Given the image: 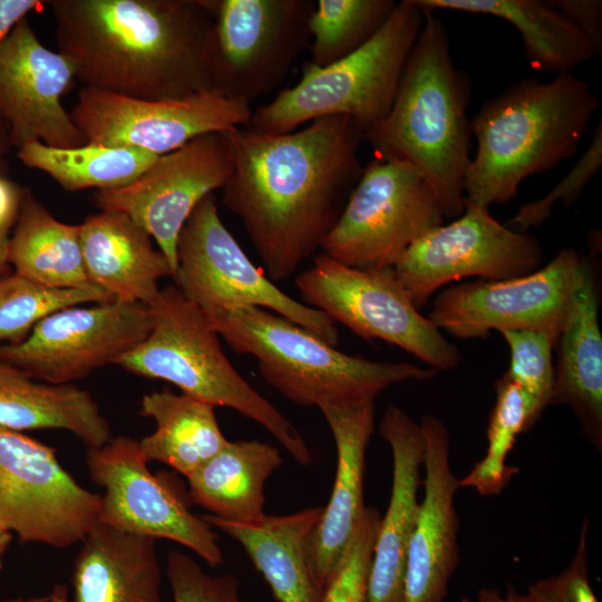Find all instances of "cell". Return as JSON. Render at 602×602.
Listing matches in <instances>:
<instances>
[{
	"label": "cell",
	"instance_id": "1",
	"mask_svg": "<svg viewBox=\"0 0 602 602\" xmlns=\"http://www.w3.org/2000/svg\"><path fill=\"white\" fill-rule=\"evenodd\" d=\"M233 169L222 203L236 215L270 280L292 276L321 250L361 177L363 134L329 116L283 134L227 132Z\"/></svg>",
	"mask_w": 602,
	"mask_h": 602
},
{
	"label": "cell",
	"instance_id": "2",
	"mask_svg": "<svg viewBox=\"0 0 602 602\" xmlns=\"http://www.w3.org/2000/svg\"><path fill=\"white\" fill-rule=\"evenodd\" d=\"M58 52L85 88L143 100L213 91L211 0H52Z\"/></svg>",
	"mask_w": 602,
	"mask_h": 602
},
{
	"label": "cell",
	"instance_id": "3",
	"mask_svg": "<svg viewBox=\"0 0 602 602\" xmlns=\"http://www.w3.org/2000/svg\"><path fill=\"white\" fill-rule=\"evenodd\" d=\"M600 107L571 72L524 78L487 99L470 119L476 153L464 179V208L509 202L527 177L571 158Z\"/></svg>",
	"mask_w": 602,
	"mask_h": 602
},
{
	"label": "cell",
	"instance_id": "4",
	"mask_svg": "<svg viewBox=\"0 0 602 602\" xmlns=\"http://www.w3.org/2000/svg\"><path fill=\"white\" fill-rule=\"evenodd\" d=\"M407 59L394 104L365 135L376 157L409 163L437 196L445 217L464 212L470 156L468 77L454 65L443 20L430 11Z\"/></svg>",
	"mask_w": 602,
	"mask_h": 602
},
{
	"label": "cell",
	"instance_id": "5",
	"mask_svg": "<svg viewBox=\"0 0 602 602\" xmlns=\"http://www.w3.org/2000/svg\"><path fill=\"white\" fill-rule=\"evenodd\" d=\"M213 328L229 347L255 359L264 381L303 407L375 398L392 385L433 379L438 370L341 352L313 332L262 308L235 309Z\"/></svg>",
	"mask_w": 602,
	"mask_h": 602
},
{
	"label": "cell",
	"instance_id": "6",
	"mask_svg": "<svg viewBox=\"0 0 602 602\" xmlns=\"http://www.w3.org/2000/svg\"><path fill=\"white\" fill-rule=\"evenodd\" d=\"M148 308L149 334L115 365L173 383L182 394L214 407L231 408L266 429L298 464L313 463L298 429L240 375L225 356L219 333L175 285L159 289Z\"/></svg>",
	"mask_w": 602,
	"mask_h": 602
},
{
	"label": "cell",
	"instance_id": "7",
	"mask_svg": "<svg viewBox=\"0 0 602 602\" xmlns=\"http://www.w3.org/2000/svg\"><path fill=\"white\" fill-rule=\"evenodd\" d=\"M425 20L412 0L397 2L377 33L359 49L324 67L307 62L300 80L254 111L249 128L283 134L304 123L347 116L365 135L388 115Z\"/></svg>",
	"mask_w": 602,
	"mask_h": 602
},
{
	"label": "cell",
	"instance_id": "8",
	"mask_svg": "<svg viewBox=\"0 0 602 602\" xmlns=\"http://www.w3.org/2000/svg\"><path fill=\"white\" fill-rule=\"evenodd\" d=\"M175 287L213 324L245 307L272 311L336 347L339 331L322 311L278 288L244 253L222 222L216 196H205L183 226L176 247Z\"/></svg>",
	"mask_w": 602,
	"mask_h": 602
},
{
	"label": "cell",
	"instance_id": "9",
	"mask_svg": "<svg viewBox=\"0 0 602 602\" xmlns=\"http://www.w3.org/2000/svg\"><path fill=\"white\" fill-rule=\"evenodd\" d=\"M294 283L307 305L362 339L397 346L438 371L462 360L457 347L420 314L392 269H357L319 252Z\"/></svg>",
	"mask_w": 602,
	"mask_h": 602
},
{
	"label": "cell",
	"instance_id": "10",
	"mask_svg": "<svg viewBox=\"0 0 602 602\" xmlns=\"http://www.w3.org/2000/svg\"><path fill=\"white\" fill-rule=\"evenodd\" d=\"M440 203L412 165L373 157L320 252L362 270L392 269L416 241L444 224Z\"/></svg>",
	"mask_w": 602,
	"mask_h": 602
},
{
	"label": "cell",
	"instance_id": "11",
	"mask_svg": "<svg viewBox=\"0 0 602 602\" xmlns=\"http://www.w3.org/2000/svg\"><path fill=\"white\" fill-rule=\"evenodd\" d=\"M593 273L573 247L562 249L545 266L501 281L452 285L433 301L428 319L458 339L485 338L491 331L530 330L557 342L576 298Z\"/></svg>",
	"mask_w": 602,
	"mask_h": 602
},
{
	"label": "cell",
	"instance_id": "12",
	"mask_svg": "<svg viewBox=\"0 0 602 602\" xmlns=\"http://www.w3.org/2000/svg\"><path fill=\"white\" fill-rule=\"evenodd\" d=\"M213 91L249 103L273 91L308 42L312 0H211Z\"/></svg>",
	"mask_w": 602,
	"mask_h": 602
},
{
	"label": "cell",
	"instance_id": "13",
	"mask_svg": "<svg viewBox=\"0 0 602 602\" xmlns=\"http://www.w3.org/2000/svg\"><path fill=\"white\" fill-rule=\"evenodd\" d=\"M101 495L82 487L56 449L0 427V528L21 542L68 548L98 522Z\"/></svg>",
	"mask_w": 602,
	"mask_h": 602
},
{
	"label": "cell",
	"instance_id": "14",
	"mask_svg": "<svg viewBox=\"0 0 602 602\" xmlns=\"http://www.w3.org/2000/svg\"><path fill=\"white\" fill-rule=\"evenodd\" d=\"M537 239L501 224L489 208L465 207L453 222L429 231L399 258L396 278L420 310L441 287L464 278L501 281L540 269Z\"/></svg>",
	"mask_w": 602,
	"mask_h": 602
},
{
	"label": "cell",
	"instance_id": "15",
	"mask_svg": "<svg viewBox=\"0 0 602 602\" xmlns=\"http://www.w3.org/2000/svg\"><path fill=\"white\" fill-rule=\"evenodd\" d=\"M153 327L148 305L111 300L71 305L39 321L16 344L0 347V360L33 379L72 383L142 343Z\"/></svg>",
	"mask_w": 602,
	"mask_h": 602
},
{
	"label": "cell",
	"instance_id": "16",
	"mask_svg": "<svg viewBox=\"0 0 602 602\" xmlns=\"http://www.w3.org/2000/svg\"><path fill=\"white\" fill-rule=\"evenodd\" d=\"M85 144L171 153L207 133L249 125V103L204 91L181 99L143 100L85 88L69 113Z\"/></svg>",
	"mask_w": 602,
	"mask_h": 602
},
{
	"label": "cell",
	"instance_id": "17",
	"mask_svg": "<svg viewBox=\"0 0 602 602\" xmlns=\"http://www.w3.org/2000/svg\"><path fill=\"white\" fill-rule=\"evenodd\" d=\"M232 169L227 132L207 133L158 156L130 184L97 191L93 202L100 211L123 212L142 226L155 240L174 274L183 226L205 196L222 190Z\"/></svg>",
	"mask_w": 602,
	"mask_h": 602
},
{
	"label": "cell",
	"instance_id": "18",
	"mask_svg": "<svg viewBox=\"0 0 602 602\" xmlns=\"http://www.w3.org/2000/svg\"><path fill=\"white\" fill-rule=\"evenodd\" d=\"M138 440L118 435L87 449L91 480L104 488L98 522L153 538H166L193 551L210 566L223 562L212 527L147 467Z\"/></svg>",
	"mask_w": 602,
	"mask_h": 602
},
{
	"label": "cell",
	"instance_id": "19",
	"mask_svg": "<svg viewBox=\"0 0 602 602\" xmlns=\"http://www.w3.org/2000/svg\"><path fill=\"white\" fill-rule=\"evenodd\" d=\"M75 72L59 52L45 47L26 19L0 46V115L20 148L39 140L56 148L85 145V138L61 105Z\"/></svg>",
	"mask_w": 602,
	"mask_h": 602
},
{
	"label": "cell",
	"instance_id": "20",
	"mask_svg": "<svg viewBox=\"0 0 602 602\" xmlns=\"http://www.w3.org/2000/svg\"><path fill=\"white\" fill-rule=\"evenodd\" d=\"M424 497L409 542L402 602H444L459 562V518L455 494L459 479L450 468V436L437 417L425 415Z\"/></svg>",
	"mask_w": 602,
	"mask_h": 602
},
{
	"label": "cell",
	"instance_id": "21",
	"mask_svg": "<svg viewBox=\"0 0 602 602\" xmlns=\"http://www.w3.org/2000/svg\"><path fill=\"white\" fill-rule=\"evenodd\" d=\"M332 433L337 468L332 492L308 542L313 583L321 594L366 511V453L373 433L375 398L319 408Z\"/></svg>",
	"mask_w": 602,
	"mask_h": 602
},
{
	"label": "cell",
	"instance_id": "22",
	"mask_svg": "<svg viewBox=\"0 0 602 602\" xmlns=\"http://www.w3.org/2000/svg\"><path fill=\"white\" fill-rule=\"evenodd\" d=\"M379 434L392 456V484L387 511L381 516L369 574V602H402L409 542L419 511L425 438L420 424L405 410L389 406Z\"/></svg>",
	"mask_w": 602,
	"mask_h": 602
},
{
	"label": "cell",
	"instance_id": "23",
	"mask_svg": "<svg viewBox=\"0 0 602 602\" xmlns=\"http://www.w3.org/2000/svg\"><path fill=\"white\" fill-rule=\"evenodd\" d=\"M79 229L88 278L113 300L148 305L159 291L158 281L173 275L152 236L125 213L100 211Z\"/></svg>",
	"mask_w": 602,
	"mask_h": 602
},
{
	"label": "cell",
	"instance_id": "24",
	"mask_svg": "<svg viewBox=\"0 0 602 602\" xmlns=\"http://www.w3.org/2000/svg\"><path fill=\"white\" fill-rule=\"evenodd\" d=\"M155 541L97 522L75 559L69 602H162Z\"/></svg>",
	"mask_w": 602,
	"mask_h": 602
},
{
	"label": "cell",
	"instance_id": "25",
	"mask_svg": "<svg viewBox=\"0 0 602 602\" xmlns=\"http://www.w3.org/2000/svg\"><path fill=\"white\" fill-rule=\"evenodd\" d=\"M322 513L323 506H314L288 515H265L252 523L211 514L202 518L243 546L279 602H318L308 542Z\"/></svg>",
	"mask_w": 602,
	"mask_h": 602
},
{
	"label": "cell",
	"instance_id": "26",
	"mask_svg": "<svg viewBox=\"0 0 602 602\" xmlns=\"http://www.w3.org/2000/svg\"><path fill=\"white\" fill-rule=\"evenodd\" d=\"M0 427L22 431L62 429L87 449L110 438L106 418L89 391L74 383L39 382L0 360Z\"/></svg>",
	"mask_w": 602,
	"mask_h": 602
},
{
	"label": "cell",
	"instance_id": "27",
	"mask_svg": "<svg viewBox=\"0 0 602 602\" xmlns=\"http://www.w3.org/2000/svg\"><path fill=\"white\" fill-rule=\"evenodd\" d=\"M593 273L580 290L574 311L559 336L550 405L570 406L588 438L602 446V336Z\"/></svg>",
	"mask_w": 602,
	"mask_h": 602
},
{
	"label": "cell",
	"instance_id": "28",
	"mask_svg": "<svg viewBox=\"0 0 602 602\" xmlns=\"http://www.w3.org/2000/svg\"><path fill=\"white\" fill-rule=\"evenodd\" d=\"M423 10L488 14L513 25L522 36L532 69L561 75L596 52L583 33L548 0H412Z\"/></svg>",
	"mask_w": 602,
	"mask_h": 602
},
{
	"label": "cell",
	"instance_id": "29",
	"mask_svg": "<svg viewBox=\"0 0 602 602\" xmlns=\"http://www.w3.org/2000/svg\"><path fill=\"white\" fill-rule=\"evenodd\" d=\"M276 447L259 440L229 441L188 479L192 501L211 515L243 523L261 521L264 485L281 466Z\"/></svg>",
	"mask_w": 602,
	"mask_h": 602
},
{
	"label": "cell",
	"instance_id": "30",
	"mask_svg": "<svg viewBox=\"0 0 602 602\" xmlns=\"http://www.w3.org/2000/svg\"><path fill=\"white\" fill-rule=\"evenodd\" d=\"M140 416L155 421V430L142 438L147 463L156 460L188 477L229 440L215 416V407L169 389L153 391L140 400Z\"/></svg>",
	"mask_w": 602,
	"mask_h": 602
},
{
	"label": "cell",
	"instance_id": "31",
	"mask_svg": "<svg viewBox=\"0 0 602 602\" xmlns=\"http://www.w3.org/2000/svg\"><path fill=\"white\" fill-rule=\"evenodd\" d=\"M17 225L8 243V263L38 284L72 289L88 278L78 225L58 221L30 192L22 193Z\"/></svg>",
	"mask_w": 602,
	"mask_h": 602
},
{
	"label": "cell",
	"instance_id": "32",
	"mask_svg": "<svg viewBox=\"0 0 602 602\" xmlns=\"http://www.w3.org/2000/svg\"><path fill=\"white\" fill-rule=\"evenodd\" d=\"M17 155L25 165L45 172L69 192L124 187L158 158V155L128 147L85 144L56 148L39 140L25 143Z\"/></svg>",
	"mask_w": 602,
	"mask_h": 602
},
{
	"label": "cell",
	"instance_id": "33",
	"mask_svg": "<svg viewBox=\"0 0 602 602\" xmlns=\"http://www.w3.org/2000/svg\"><path fill=\"white\" fill-rule=\"evenodd\" d=\"M395 0H318L308 29L311 62L324 67L352 54L383 26Z\"/></svg>",
	"mask_w": 602,
	"mask_h": 602
},
{
	"label": "cell",
	"instance_id": "34",
	"mask_svg": "<svg viewBox=\"0 0 602 602\" xmlns=\"http://www.w3.org/2000/svg\"><path fill=\"white\" fill-rule=\"evenodd\" d=\"M495 389L496 401L489 417L485 456L459 479V487L474 488L483 496L498 495L518 473L517 467L506 465V458L517 436L533 427L528 402L521 387L504 373L496 381Z\"/></svg>",
	"mask_w": 602,
	"mask_h": 602
},
{
	"label": "cell",
	"instance_id": "35",
	"mask_svg": "<svg viewBox=\"0 0 602 602\" xmlns=\"http://www.w3.org/2000/svg\"><path fill=\"white\" fill-rule=\"evenodd\" d=\"M111 300L96 284L54 289L16 272L0 274V347L23 341L39 321L58 310Z\"/></svg>",
	"mask_w": 602,
	"mask_h": 602
},
{
	"label": "cell",
	"instance_id": "36",
	"mask_svg": "<svg viewBox=\"0 0 602 602\" xmlns=\"http://www.w3.org/2000/svg\"><path fill=\"white\" fill-rule=\"evenodd\" d=\"M511 361L505 372L524 392L533 426L550 405L554 385L552 351L555 342L547 334L530 330H503Z\"/></svg>",
	"mask_w": 602,
	"mask_h": 602
},
{
	"label": "cell",
	"instance_id": "37",
	"mask_svg": "<svg viewBox=\"0 0 602 602\" xmlns=\"http://www.w3.org/2000/svg\"><path fill=\"white\" fill-rule=\"evenodd\" d=\"M380 520L377 507H366L362 520L318 602H369V574Z\"/></svg>",
	"mask_w": 602,
	"mask_h": 602
},
{
	"label": "cell",
	"instance_id": "38",
	"mask_svg": "<svg viewBox=\"0 0 602 602\" xmlns=\"http://www.w3.org/2000/svg\"><path fill=\"white\" fill-rule=\"evenodd\" d=\"M602 166V123L599 122L591 142L571 171L542 198L523 204L506 226L526 232L544 223L552 215L553 206L561 203L572 206Z\"/></svg>",
	"mask_w": 602,
	"mask_h": 602
},
{
	"label": "cell",
	"instance_id": "39",
	"mask_svg": "<svg viewBox=\"0 0 602 602\" xmlns=\"http://www.w3.org/2000/svg\"><path fill=\"white\" fill-rule=\"evenodd\" d=\"M166 575L173 602H242L234 575H210L186 553L167 554Z\"/></svg>",
	"mask_w": 602,
	"mask_h": 602
},
{
	"label": "cell",
	"instance_id": "40",
	"mask_svg": "<svg viewBox=\"0 0 602 602\" xmlns=\"http://www.w3.org/2000/svg\"><path fill=\"white\" fill-rule=\"evenodd\" d=\"M584 518L575 554L567 567L557 575L538 580L522 594L523 602H598L589 580L588 533Z\"/></svg>",
	"mask_w": 602,
	"mask_h": 602
},
{
	"label": "cell",
	"instance_id": "41",
	"mask_svg": "<svg viewBox=\"0 0 602 602\" xmlns=\"http://www.w3.org/2000/svg\"><path fill=\"white\" fill-rule=\"evenodd\" d=\"M590 41L596 55L602 50V1L548 0Z\"/></svg>",
	"mask_w": 602,
	"mask_h": 602
},
{
	"label": "cell",
	"instance_id": "42",
	"mask_svg": "<svg viewBox=\"0 0 602 602\" xmlns=\"http://www.w3.org/2000/svg\"><path fill=\"white\" fill-rule=\"evenodd\" d=\"M43 3L38 0H0V46L19 21Z\"/></svg>",
	"mask_w": 602,
	"mask_h": 602
},
{
	"label": "cell",
	"instance_id": "43",
	"mask_svg": "<svg viewBox=\"0 0 602 602\" xmlns=\"http://www.w3.org/2000/svg\"><path fill=\"white\" fill-rule=\"evenodd\" d=\"M22 193L9 181L0 177V229L9 230L18 217Z\"/></svg>",
	"mask_w": 602,
	"mask_h": 602
},
{
	"label": "cell",
	"instance_id": "44",
	"mask_svg": "<svg viewBox=\"0 0 602 602\" xmlns=\"http://www.w3.org/2000/svg\"><path fill=\"white\" fill-rule=\"evenodd\" d=\"M460 602H472L468 598H462ZM477 602H523L522 594L511 584L507 585L505 594L494 588H484L478 591Z\"/></svg>",
	"mask_w": 602,
	"mask_h": 602
},
{
	"label": "cell",
	"instance_id": "45",
	"mask_svg": "<svg viewBox=\"0 0 602 602\" xmlns=\"http://www.w3.org/2000/svg\"><path fill=\"white\" fill-rule=\"evenodd\" d=\"M8 230L0 229V274L8 270Z\"/></svg>",
	"mask_w": 602,
	"mask_h": 602
},
{
	"label": "cell",
	"instance_id": "46",
	"mask_svg": "<svg viewBox=\"0 0 602 602\" xmlns=\"http://www.w3.org/2000/svg\"><path fill=\"white\" fill-rule=\"evenodd\" d=\"M49 595L50 602H69V590L64 584H56Z\"/></svg>",
	"mask_w": 602,
	"mask_h": 602
},
{
	"label": "cell",
	"instance_id": "47",
	"mask_svg": "<svg viewBox=\"0 0 602 602\" xmlns=\"http://www.w3.org/2000/svg\"><path fill=\"white\" fill-rule=\"evenodd\" d=\"M12 534L0 528V570L3 567V557L11 542Z\"/></svg>",
	"mask_w": 602,
	"mask_h": 602
},
{
	"label": "cell",
	"instance_id": "48",
	"mask_svg": "<svg viewBox=\"0 0 602 602\" xmlns=\"http://www.w3.org/2000/svg\"><path fill=\"white\" fill-rule=\"evenodd\" d=\"M0 602H50V595H40V596H16Z\"/></svg>",
	"mask_w": 602,
	"mask_h": 602
}]
</instances>
